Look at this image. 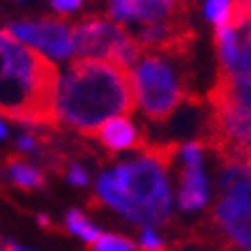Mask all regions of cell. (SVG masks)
<instances>
[{"instance_id":"1","label":"cell","mask_w":251,"mask_h":251,"mask_svg":"<svg viewBox=\"0 0 251 251\" xmlns=\"http://www.w3.org/2000/svg\"><path fill=\"white\" fill-rule=\"evenodd\" d=\"M136 83L129 67L113 60L76 58L58 83V120L92 136L111 118L129 115L136 108Z\"/></svg>"},{"instance_id":"18","label":"cell","mask_w":251,"mask_h":251,"mask_svg":"<svg viewBox=\"0 0 251 251\" xmlns=\"http://www.w3.org/2000/svg\"><path fill=\"white\" fill-rule=\"evenodd\" d=\"M67 180L72 184H76V187H85L88 184V173H85V168L83 166H78V164H72L69 166V171H67Z\"/></svg>"},{"instance_id":"19","label":"cell","mask_w":251,"mask_h":251,"mask_svg":"<svg viewBox=\"0 0 251 251\" xmlns=\"http://www.w3.org/2000/svg\"><path fill=\"white\" fill-rule=\"evenodd\" d=\"M85 0H51V7L58 12V14H72L74 9H78L81 5H83Z\"/></svg>"},{"instance_id":"9","label":"cell","mask_w":251,"mask_h":251,"mask_svg":"<svg viewBox=\"0 0 251 251\" xmlns=\"http://www.w3.org/2000/svg\"><path fill=\"white\" fill-rule=\"evenodd\" d=\"M90 138H97L111 152H120V150H129V148L138 150V145L145 141L141 138L136 127L131 125V120H127V115H118V118H111L104 125H99Z\"/></svg>"},{"instance_id":"8","label":"cell","mask_w":251,"mask_h":251,"mask_svg":"<svg viewBox=\"0 0 251 251\" xmlns=\"http://www.w3.org/2000/svg\"><path fill=\"white\" fill-rule=\"evenodd\" d=\"M108 16L115 23H164L175 19H189L187 0H111Z\"/></svg>"},{"instance_id":"10","label":"cell","mask_w":251,"mask_h":251,"mask_svg":"<svg viewBox=\"0 0 251 251\" xmlns=\"http://www.w3.org/2000/svg\"><path fill=\"white\" fill-rule=\"evenodd\" d=\"M207 201V180L203 173V164H184L180 171V191L177 205L184 212L201 210Z\"/></svg>"},{"instance_id":"11","label":"cell","mask_w":251,"mask_h":251,"mask_svg":"<svg viewBox=\"0 0 251 251\" xmlns=\"http://www.w3.org/2000/svg\"><path fill=\"white\" fill-rule=\"evenodd\" d=\"M207 97L230 99L237 106L251 111V76H237V74H230L228 69L219 67L214 85L210 88Z\"/></svg>"},{"instance_id":"16","label":"cell","mask_w":251,"mask_h":251,"mask_svg":"<svg viewBox=\"0 0 251 251\" xmlns=\"http://www.w3.org/2000/svg\"><path fill=\"white\" fill-rule=\"evenodd\" d=\"M228 7H230L228 0H207L205 2L207 21H212L214 28L221 25V23H226V19H228Z\"/></svg>"},{"instance_id":"5","label":"cell","mask_w":251,"mask_h":251,"mask_svg":"<svg viewBox=\"0 0 251 251\" xmlns=\"http://www.w3.org/2000/svg\"><path fill=\"white\" fill-rule=\"evenodd\" d=\"M72 37L74 53L78 58H99L134 67V62L143 53V46L136 42V37H131L120 23L101 14L83 16L78 23H74Z\"/></svg>"},{"instance_id":"20","label":"cell","mask_w":251,"mask_h":251,"mask_svg":"<svg viewBox=\"0 0 251 251\" xmlns=\"http://www.w3.org/2000/svg\"><path fill=\"white\" fill-rule=\"evenodd\" d=\"M16 145H19L21 152H30V150H35L37 141H35V136H21L19 141H16Z\"/></svg>"},{"instance_id":"15","label":"cell","mask_w":251,"mask_h":251,"mask_svg":"<svg viewBox=\"0 0 251 251\" xmlns=\"http://www.w3.org/2000/svg\"><path fill=\"white\" fill-rule=\"evenodd\" d=\"M90 249L92 251H134L136 247H134V242L127 240V237L104 233V235H99L97 240L90 244Z\"/></svg>"},{"instance_id":"6","label":"cell","mask_w":251,"mask_h":251,"mask_svg":"<svg viewBox=\"0 0 251 251\" xmlns=\"http://www.w3.org/2000/svg\"><path fill=\"white\" fill-rule=\"evenodd\" d=\"M212 230L224 247L251 251V187H240L221 194V201L210 212Z\"/></svg>"},{"instance_id":"14","label":"cell","mask_w":251,"mask_h":251,"mask_svg":"<svg viewBox=\"0 0 251 251\" xmlns=\"http://www.w3.org/2000/svg\"><path fill=\"white\" fill-rule=\"evenodd\" d=\"M67 228L72 230L74 235L81 237V240H85L88 244H92L99 235H101V233L92 226L90 221L85 219V214L78 212V210H69V212H67Z\"/></svg>"},{"instance_id":"13","label":"cell","mask_w":251,"mask_h":251,"mask_svg":"<svg viewBox=\"0 0 251 251\" xmlns=\"http://www.w3.org/2000/svg\"><path fill=\"white\" fill-rule=\"evenodd\" d=\"M228 72L237 76H251V35H237V55Z\"/></svg>"},{"instance_id":"4","label":"cell","mask_w":251,"mask_h":251,"mask_svg":"<svg viewBox=\"0 0 251 251\" xmlns=\"http://www.w3.org/2000/svg\"><path fill=\"white\" fill-rule=\"evenodd\" d=\"M191 55L164 51H143L134 62V83L141 111L150 122L164 125L175 115L180 104H198L191 81Z\"/></svg>"},{"instance_id":"21","label":"cell","mask_w":251,"mask_h":251,"mask_svg":"<svg viewBox=\"0 0 251 251\" xmlns=\"http://www.w3.org/2000/svg\"><path fill=\"white\" fill-rule=\"evenodd\" d=\"M5 136H7V129H5V125L0 122V138H5Z\"/></svg>"},{"instance_id":"12","label":"cell","mask_w":251,"mask_h":251,"mask_svg":"<svg viewBox=\"0 0 251 251\" xmlns=\"http://www.w3.org/2000/svg\"><path fill=\"white\" fill-rule=\"evenodd\" d=\"M5 164H7L9 175L16 187H21V189H42L44 187V175L35 166H30L28 161H23L21 154H9Z\"/></svg>"},{"instance_id":"2","label":"cell","mask_w":251,"mask_h":251,"mask_svg":"<svg viewBox=\"0 0 251 251\" xmlns=\"http://www.w3.org/2000/svg\"><path fill=\"white\" fill-rule=\"evenodd\" d=\"M58 83L49 55L0 30V115L25 127H58Z\"/></svg>"},{"instance_id":"7","label":"cell","mask_w":251,"mask_h":251,"mask_svg":"<svg viewBox=\"0 0 251 251\" xmlns=\"http://www.w3.org/2000/svg\"><path fill=\"white\" fill-rule=\"evenodd\" d=\"M7 30L23 44L35 46L49 58L65 60L74 53V37H72V25L65 16H42L37 21H9Z\"/></svg>"},{"instance_id":"17","label":"cell","mask_w":251,"mask_h":251,"mask_svg":"<svg viewBox=\"0 0 251 251\" xmlns=\"http://www.w3.org/2000/svg\"><path fill=\"white\" fill-rule=\"evenodd\" d=\"M141 251H166V247L152 228H145L141 233Z\"/></svg>"},{"instance_id":"3","label":"cell","mask_w":251,"mask_h":251,"mask_svg":"<svg viewBox=\"0 0 251 251\" xmlns=\"http://www.w3.org/2000/svg\"><path fill=\"white\" fill-rule=\"evenodd\" d=\"M166 171L168 166L152 154L141 152V157L118 164L99 177L95 201H101L136 224L164 226L173 210Z\"/></svg>"},{"instance_id":"22","label":"cell","mask_w":251,"mask_h":251,"mask_svg":"<svg viewBox=\"0 0 251 251\" xmlns=\"http://www.w3.org/2000/svg\"><path fill=\"white\" fill-rule=\"evenodd\" d=\"M9 251H28V249H16V247H12V249H9Z\"/></svg>"}]
</instances>
